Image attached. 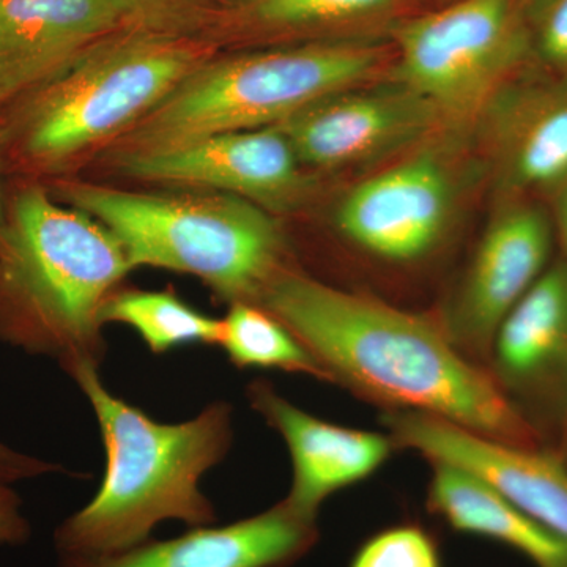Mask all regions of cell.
Masks as SVG:
<instances>
[{"label":"cell","mask_w":567,"mask_h":567,"mask_svg":"<svg viewBox=\"0 0 567 567\" xmlns=\"http://www.w3.org/2000/svg\"><path fill=\"white\" fill-rule=\"evenodd\" d=\"M551 238L550 219L535 205H509L488 224L442 320L466 357H488L499 323L547 270Z\"/></svg>","instance_id":"12"},{"label":"cell","mask_w":567,"mask_h":567,"mask_svg":"<svg viewBox=\"0 0 567 567\" xmlns=\"http://www.w3.org/2000/svg\"><path fill=\"white\" fill-rule=\"evenodd\" d=\"M219 346L238 368L281 369L330 382V377L303 342L257 303L238 301L230 306L223 319Z\"/></svg>","instance_id":"20"},{"label":"cell","mask_w":567,"mask_h":567,"mask_svg":"<svg viewBox=\"0 0 567 567\" xmlns=\"http://www.w3.org/2000/svg\"><path fill=\"white\" fill-rule=\"evenodd\" d=\"M544 2H546V0H525L528 10L532 11V14L535 13V11L539 9V7L543 6Z\"/></svg>","instance_id":"29"},{"label":"cell","mask_w":567,"mask_h":567,"mask_svg":"<svg viewBox=\"0 0 567 567\" xmlns=\"http://www.w3.org/2000/svg\"><path fill=\"white\" fill-rule=\"evenodd\" d=\"M533 17L540 58L551 69L567 73V0H546Z\"/></svg>","instance_id":"24"},{"label":"cell","mask_w":567,"mask_h":567,"mask_svg":"<svg viewBox=\"0 0 567 567\" xmlns=\"http://www.w3.org/2000/svg\"><path fill=\"white\" fill-rule=\"evenodd\" d=\"M66 365L102 429L106 473L92 502L55 533L61 554H121L147 543L152 529L164 520L196 528L213 524L215 507L199 483L230 445L229 406L213 404L181 424L156 423L111 394L89 358Z\"/></svg>","instance_id":"2"},{"label":"cell","mask_w":567,"mask_h":567,"mask_svg":"<svg viewBox=\"0 0 567 567\" xmlns=\"http://www.w3.org/2000/svg\"><path fill=\"white\" fill-rule=\"evenodd\" d=\"M100 319L128 324L153 353L188 344H219L223 331V320L197 311L174 292L112 293Z\"/></svg>","instance_id":"19"},{"label":"cell","mask_w":567,"mask_h":567,"mask_svg":"<svg viewBox=\"0 0 567 567\" xmlns=\"http://www.w3.org/2000/svg\"><path fill=\"white\" fill-rule=\"evenodd\" d=\"M492 123L506 188L557 192L567 178V84L498 100Z\"/></svg>","instance_id":"18"},{"label":"cell","mask_w":567,"mask_h":567,"mask_svg":"<svg viewBox=\"0 0 567 567\" xmlns=\"http://www.w3.org/2000/svg\"><path fill=\"white\" fill-rule=\"evenodd\" d=\"M379 65L375 48L357 44L215 55L112 141L111 159L279 125L324 96L364 84Z\"/></svg>","instance_id":"6"},{"label":"cell","mask_w":567,"mask_h":567,"mask_svg":"<svg viewBox=\"0 0 567 567\" xmlns=\"http://www.w3.org/2000/svg\"><path fill=\"white\" fill-rule=\"evenodd\" d=\"M63 193L118 238L132 268L196 276L230 303H257L287 268L275 216L233 194L126 192L87 182L69 183Z\"/></svg>","instance_id":"4"},{"label":"cell","mask_w":567,"mask_h":567,"mask_svg":"<svg viewBox=\"0 0 567 567\" xmlns=\"http://www.w3.org/2000/svg\"><path fill=\"white\" fill-rule=\"evenodd\" d=\"M383 423L395 445L476 473L567 544V465L558 456L496 442L424 413L388 410Z\"/></svg>","instance_id":"11"},{"label":"cell","mask_w":567,"mask_h":567,"mask_svg":"<svg viewBox=\"0 0 567 567\" xmlns=\"http://www.w3.org/2000/svg\"><path fill=\"white\" fill-rule=\"evenodd\" d=\"M434 104L399 81L360 84L324 96L279 130L312 169H341L406 147L442 122Z\"/></svg>","instance_id":"10"},{"label":"cell","mask_w":567,"mask_h":567,"mask_svg":"<svg viewBox=\"0 0 567 567\" xmlns=\"http://www.w3.org/2000/svg\"><path fill=\"white\" fill-rule=\"evenodd\" d=\"M316 520L286 502L221 528L197 527L175 539L104 555H62L61 567H284L315 546Z\"/></svg>","instance_id":"16"},{"label":"cell","mask_w":567,"mask_h":567,"mask_svg":"<svg viewBox=\"0 0 567 567\" xmlns=\"http://www.w3.org/2000/svg\"><path fill=\"white\" fill-rule=\"evenodd\" d=\"M3 223H6V218H3L2 199H0V234H2Z\"/></svg>","instance_id":"30"},{"label":"cell","mask_w":567,"mask_h":567,"mask_svg":"<svg viewBox=\"0 0 567 567\" xmlns=\"http://www.w3.org/2000/svg\"><path fill=\"white\" fill-rule=\"evenodd\" d=\"M221 2L233 7V9L245 10L254 6V3L259 2V0H221Z\"/></svg>","instance_id":"28"},{"label":"cell","mask_w":567,"mask_h":567,"mask_svg":"<svg viewBox=\"0 0 567 567\" xmlns=\"http://www.w3.org/2000/svg\"><path fill=\"white\" fill-rule=\"evenodd\" d=\"M130 270L121 241L99 219L39 186L25 189L0 234V336L65 364L92 360L103 305Z\"/></svg>","instance_id":"3"},{"label":"cell","mask_w":567,"mask_h":567,"mask_svg":"<svg viewBox=\"0 0 567 567\" xmlns=\"http://www.w3.org/2000/svg\"><path fill=\"white\" fill-rule=\"evenodd\" d=\"M393 80L443 117H466L492 102L524 50L514 0H461L395 32Z\"/></svg>","instance_id":"7"},{"label":"cell","mask_w":567,"mask_h":567,"mask_svg":"<svg viewBox=\"0 0 567 567\" xmlns=\"http://www.w3.org/2000/svg\"><path fill=\"white\" fill-rule=\"evenodd\" d=\"M31 535V527L21 514V502L9 484L0 483V544H22Z\"/></svg>","instance_id":"25"},{"label":"cell","mask_w":567,"mask_h":567,"mask_svg":"<svg viewBox=\"0 0 567 567\" xmlns=\"http://www.w3.org/2000/svg\"><path fill=\"white\" fill-rule=\"evenodd\" d=\"M557 223L559 234H561L563 245L566 249L567 264V178L557 188Z\"/></svg>","instance_id":"27"},{"label":"cell","mask_w":567,"mask_h":567,"mask_svg":"<svg viewBox=\"0 0 567 567\" xmlns=\"http://www.w3.org/2000/svg\"><path fill=\"white\" fill-rule=\"evenodd\" d=\"M257 305L309 350L330 382L390 410L424 413L486 439L537 447L535 425L447 336L442 320L286 270Z\"/></svg>","instance_id":"1"},{"label":"cell","mask_w":567,"mask_h":567,"mask_svg":"<svg viewBox=\"0 0 567 567\" xmlns=\"http://www.w3.org/2000/svg\"><path fill=\"white\" fill-rule=\"evenodd\" d=\"M51 470L52 465L47 462L17 453L0 443V483L9 484L11 481L43 475Z\"/></svg>","instance_id":"26"},{"label":"cell","mask_w":567,"mask_h":567,"mask_svg":"<svg viewBox=\"0 0 567 567\" xmlns=\"http://www.w3.org/2000/svg\"><path fill=\"white\" fill-rule=\"evenodd\" d=\"M453 208V174L425 148L358 183L339 204L336 226L368 256L413 264L442 245Z\"/></svg>","instance_id":"9"},{"label":"cell","mask_w":567,"mask_h":567,"mask_svg":"<svg viewBox=\"0 0 567 567\" xmlns=\"http://www.w3.org/2000/svg\"><path fill=\"white\" fill-rule=\"evenodd\" d=\"M349 567H443L439 544L420 525H394L358 548Z\"/></svg>","instance_id":"22"},{"label":"cell","mask_w":567,"mask_h":567,"mask_svg":"<svg viewBox=\"0 0 567 567\" xmlns=\"http://www.w3.org/2000/svg\"><path fill=\"white\" fill-rule=\"evenodd\" d=\"M492 375L522 412L567 420V264L550 265L499 323Z\"/></svg>","instance_id":"14"},{"label":"cell","mask_w":567,"mask_h":567,"mask_svg":"<svg viewBox=\"0 0 567 567\" xmlns=\"http://www.w3.org/2000/svg\"><path fill=\"white\" fill-rule=\"evenodd\" d=\"M427 509L464 535L513 548L536 567H567V544L525 516L483 477L461 466L431 462Z\"/></svg>","instance_id":"17"},{"label":"cell","mask_w":567,"mask_h":567,"mask_svg":"<svg viewBox=\"0 0 567 567\" xmlns=\"http://www.w3.org/2000/svg\"><path fill=\"white\" fill-rule=\"evenodd\" d=\"M136 24L194 33L215 20L218 0H121Z\"/></svg>","instance_id":"23"},{"label":"cell","mask_w":567,"mask_h":567,"mask_svg":"<svg viewBox=\"0 0 567 567\" xmlns=\"http://www.w3.org/2000/svg\"><path fill=\"white\" fill-rule=\"evenodd\" d=\"M215 55V43L197 33L126 25L22 99L14 145L43 167L107 147Z\"/></svg>","instance_id":"5"},{"label":"cell","mask_w":567,"mask_h":567,"mask_svg":"<svg viewBox=\"0 0 567 567\" xmlns=\"http://www.w3.org/2000/svg\"><path fill=\"white\" fill-rule=\"evenodd\" d=\"M111 163L137 182L233 194L268 212L292 208L309 192L305 166L278 126L213 134Z\"/></svg>","instance_id":"8"},{"label":"cell","mask_w":567,"mask_h":567,"mask_svg":"<svg viewBox=\"0 0 567 567\" xmlns=\"http://www.w3.org/2000/svg\"><path fill=\"white\" fill-rule=\"evenodd\" d=\"M394 0H259L244 11L274 29L317 28L369 17Z\"/></svg>","instance_id":"21"},{"label":"cell","mask_w":567,"mask_h":567,"mask_svg":"<svg viewBox=\"0 0 567 567\" xmlns=\"http://www.w3.org/2000/svg\"><path fill=\"white\" fill-rule=\"evenodd\" d=\"M132 24L121 0H0V106L48 84Z\"/></svg>","instance_id":"13"},{"label":"cell","mask_w":567,"mask_h":567,"mask_svg":"<svg viewBox=\"0 0 567 567\" xmlns=\"http://www.w3.org/2000/svg\"><path fill=\"white\" fill-rule=\"evenodd\" d=\"M251 401L292 456L293 483L284 502L309 520H316L324 499L374 475L393 453L391 436L319 420L270 386H252Z\"/></svg>","instance_id":"15"}]
</instances>
